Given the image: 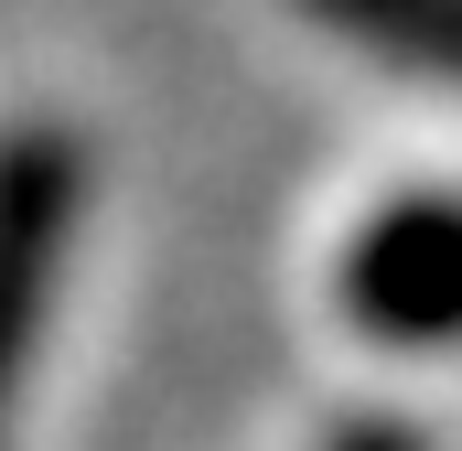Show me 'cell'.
Here are the masks:
<instances>
[{
  "mask_svg": "<svg viewBox=\"0 0 462 451\" xmlns=\"http://www.w3.org/2000/svg\"><path fill=\"white\" fill-rule=\"evenodd\" d=\"M76 226H87V140L65 118H11L0 129V451L22 376L43 354V312L76 269Z\"/></svg>",
  "mask_w": 462,
  "mask_h": 451,
  "instance_id": "obj_1",
  "label": "cell"
},
{
  "mask_svg": "<svg viewBox=\"0 0 462 451\" xmlns=\"http://www.w3.org/2000/svg\"><path fill=\"white\" fill-rule=\"evenodd\" d=\"M345 323L387 354H441L462 344V194H398L355 226L345 269Z\"/></svg>",
  "mask_w": 462,
  "mask_h": 451,
  "instance_id": "obj_2",
  "label": "cell"
},
{
  "mask_svg": "<svg viewBox=\"0 0 462 451\" xmlns=\"http://www.w3.org/2000/svg\"><path fill=\"white\" fill-rule=\"evenodd\" d=\"M301 22L376 54L387 76H420V87L462 97V0H301Z\"/></svg>",
  "mask_w": 462,
  "mask_h": 451,
  "instance_id": "obj_3",
  "label": "cell"
},
{
  "mask_svg": "<svg viewBox=\"0 0 462 451\" xmlns=\"http://www.w3.org/2000/svg\"><path fill=\"white\" fill-rule=\"evenodd\" d=\"M323 451H430V441H420L409 419H376V409H365V419H345V430H334Z\"/></svg>",
  "mask_w": 462,
  "mask_h": 451,
  "instance_id": "obj_4",
  "label": "cell"
}]
</instances>
